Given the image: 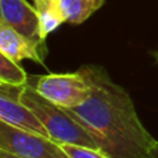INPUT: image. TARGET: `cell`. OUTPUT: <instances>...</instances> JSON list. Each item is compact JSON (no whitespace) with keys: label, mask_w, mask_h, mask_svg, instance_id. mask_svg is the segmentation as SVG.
I'll use <instances>...</instances> for the list:
<instances>
[{"label":"cell","mask_w":158,"mask_h":158,"mask_svg":"<svg viewBox=\"0 0 158 158\" xmlns=\"http://www.w3.org/2000/svg\"><path fill=\"white\" fill-rule=\"evenodd\" d=\"M0 82L14 86H24L29 82V77L19 63L0 53Z\"/></svg>","instance_id":"obj_10"},{"label":"cell","mask_w":158,"mask_h":158,"mask_svg":"<svg viewBox=\"0 0 158 158\" xmlns=\"http://www.w3.org/2000/svg\"><path fill=\"white\" fill-rule=\"evenodd\" d=\"M156 57H157V60H158V53H157V54H156Z\"/></svg>","instance_id":"obj_14"},{"label":"cell","mask_w":158,"mask_h":158,"mask_svg":"<svg viewBox=\"0 0 158 158\" xmlns=\"http://www.w3.org/2000/svg\"><path fill=\"white\" fill-rule=\"evenodd\" d=\"M0 22L36 43L46 44L40 32L38 11L27 0H0Z\"/></svg>","instance_id":"obj_6"},{"label":"cell","mask_w":158,"mask_h":158,"mask_svg":"<svg viewBox=\"0 0 158 158\" xmlns=\"http://www.w3.org/2000/svg\"><path fill=\"white\" fill-rule=\"evenodd\" d=\"M90 94L81 106L67 108L96 139L110 158H148L157 146L139 119L129 93L115 83L103 67L83 65Z\"/></svg>","instance_id":"obj_1"},{"label":"cell","mask_w":158,"mask_h":158,"mask_svg":"<svg viewBox=\"0 0 158 158\" xmlns=\"http://www.w3.org/2000/svg\"><path fill=\"white\" fill-rule=\"evenodd\" d=\"M21 101L35 112L36 117L47 129L50 139L54 142L60 144L68 143V144L86 146L100 150L93 135L69 114L68 110L44 98L36 92V89L31 83H27L22 87Z\"/></svg>","instance_id":"obj_2"},{"label":"cell","mask_w":158,"mask_h":158,"mask_svg":"<svg viewBox=\"0 0 158 158\" xmlns=\"http://www.w3.org/2000/svg\"><path fill=\"white\" fill-rule=\"evenodd\" d=\"M28 83L32 85L44 98L64 108L81 106L90 94V83L81 68L69 74L29 77Z\"/></svg>","instance_id":"obj_3"},{"label":"cell","mask_w":158,"mask_h":158,"mask_svg":"<svg viewBox=\"0 0 158 158\" xmlns=\"http://www.w3.org/2000/svg\"><path fill=\"white\" fill-rule=\"evenodd\" d=\"M0 53L17 63L22 60L43 63L47 47L43 43H36L25 38L11 27L0 22Z\"/></svg>","instance_id":"obj_7"},{"label":"cell","mask_w":158,"mask_h":158,"mask_svg":"<svg viewBox=\"0 0 158 158\" xmlns=\"http://www.w3.org/2000/svg\"><path fill=\"white\" fill-rule=\"evenodd\" d=\"M148 158H158V143H157V146L151 150V153H150V157Z\"/></svg>","instance_id":"obj_13"},{"label":"cell","mask_w":158,"mask_h":158,"mask_svg":"<svg viewBox=\"0 0 158 158\" xmlns=\"http://www.w3.org/2000/svg\"><path fill=\"white\" fill-rule=\"evenodd\" d=\"M24 86H14L0 82V121L22 131L50 137L47 129L35 112L21 101Z\"/></svg>","instance_id":"obj_5"},{"label":"cell","mask_w":158,"mask_h":158,"mask_svg":"<svg viewBox=\"0 0 158 158\" xmlns=\"http://www.w3.org/2000/svg\"><path fill=\"white\" fill-rule=\"evenodd\" d=\"M60 2L67 22L82 24L98 10L106 0H60Z\"/></svg>","instance_id":"obj_9"},{"label":"cell","mask_w":158,"mask_h":158,"mask_svg":"<svg viewBox=\"0 0 158 158\" xmlns=\"http://www.w3.org/2000/svg\"><path fill=\"white\" fill-rule=\"evenodd\" d=\"M40 21V32L44 39L54 32L61 24L67 22L60 0H33Z\"/></svg>","instance_id":"obj_8"},{"label":"cell","mask_w":158,"mask_h":158,"mask_svg":"<svg viewBox=\"0 0 158 158\" xmlns=\"http://www.w3.org/2000/svg\"><path fill=\"white\" fill-rule=\"evenodd\" d=\"M61 147L65 150V153L69 158H110L108 156L97 148H90L86 146H78V144H61Z\"/></svg>","instance_id":"obj_11"},{"label":"cell","mask_w":158,"mask_h":158,"mask_svg":"<svg viewBox=\"0 0 158 158\" xmlns=\"http://www.w3.org/2000/svg\"><path fill=\"white\" fill-rule=\"evenodd\" d=\"M0 158H22V157H18L13 153H8V151H4V150H0Z\"/></svg>","instance_id":"obj_12"},{"label":"cell","mask_w":158,"mask_h":158,"mask_svg":"<svg viewBox=\"0 0 158 158\" xmlns=\"http://www.w3.org/2000/svg\"><path fill=\"white\" fill-rule=\"evenodd\" d=\"M0 150L22 158H69L60 143L0 121Z\"/></svg>","instance_id":"obj_4"}]
</instances>
